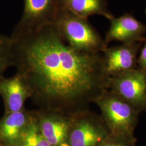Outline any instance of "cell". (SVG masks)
I'll return each instance as SVG.
<instances>
[{"instance_id":"obj_1","label":"cell","mask_w":146,"mask_h":146,"mask_svg":"<svg viewBox=\"0 0 146 146\" xmlns=\"http://www.w3.org/2000/svg\"><path fill=\"white\" fill-rule=\"evenodd\" d=\"M13 66L26 80L40 109L72 115L89 109L108 89L102 53L81 52L69 46L54 24L14 32Z\"/></svg>"},{"instance_id":"obj_2","label":"cell","mask_w":146,"mask_h":146,"mask_svg":"<svg viewBox=\"0 0 146 146\" xmlns=\"http://www.w3.org/2000/svg\"><path fill=\"white\" fill-rule=\"evenodd\" d=\"M54 25L65 42L78 51L99 54L108 47L105 40L87 19L59 9Z\"/></svg>"},{"instance_id":"obj_3","label":"cell","mask_w":146,"mask_h":146,"mask_svg":"<svg viewBox=\"0 0 146 146\" xmlns=\"http://www.w3.org/2000/svg\"><path fill=\"white\" fill-rule=\"evenodd\" d=\"M110 134L134 135L140 112L115 93L106 90L94 100Z\"/></svg>"},{"instance_id":"obj_4","label":"cell","mask_w":146,"mask_h":146,"mask_svg":"<svg viewBox=\"0 0 146 146\" xmlns=\"http://www.w3.org/2000/svg\"><path fill=\"white\" fill-rule=\"evenodd\" d=\"M110 133L101 115L84 110L70 115L68 146H98Z\"/></svg>"},{"instance_id":"obj_5","label":"cell","mask_w":146,"mask_h":146,"mask_svg":"<svg viewBox=\"0 0 146 146\" xmlns=\"http://www.w3.org/2000/svg\"><path fill=\"white\" fill-rule=\"evenodd\" d=\"M108 89L141 113L146 111V73L139 68L109 78Z\"/></svg>"},{"instance_id":"obj_6","label":"cell","mask_w":146,"mask_h":146,"mask_svg":"<svg viewBox=\"0 0 146 146\" xmlns=\"http://www.w3.org/2000/svg\"><path fill=\"white\" fill-rule=\"evenodd\" d=\"M21 19L17 31H31L55 23L58 11V0H23Z\"/></svg>"},{"instance_id":"obj_7","label":"cell","mask_w":146,"mask_h":146,"mask_svg":"<svg viewBox=\"0 0 146 146\" xmlns=\"http://www.w3.org/2000/svg\"><path fill=\"white\" fill-rule=\"evenodd\" d=\"M142 43H124L120 46L106 48L102 54L107 76L113 77L137 68L138 54Z\"/></svg>"},{"instance_id":"obj_8","label":"cell","mask_w":146,"mask_h":146,"mask_svg":"<svg viewBox=\"0 0 146 146\" xmlns=\"http://www.w3.org/2000/svg\"><path fill=\"white\" fill-rule=\"evenodd\" d=\"M42 135L52 146H68L70 115L39 109L34 110Z\"/></svg>"},{"instance_id":"obj_9","label":"cell","mask_w":146,"mask_h":146,"mask_svg":"<svg viewBox=\"0 0 146 146\" xmlns=\"http://www.w3.org/2000/svg\"><path fill=\"white\" fill-rule=\"evenodd\" d=\"M0 96L3 100L5 114H8L25 109V102L31 98V92L26 79L16 73L11 77L1 80Z\"/></svg>"},{"instance_id":"obj_10","label":"cell","mask_w":146,"mask_h":146,"mask_svg":"<svg viewBox=\"0 0 146 146\" xmlns=\"http://www.w3.org/2000/svg\"><path fill=\"white\" fill-rule=\"evenodd\" d=\"M110 21V27L104 39L107 44L113 41L124 43L146 40V26L132 15L127 13L117 18L114 17Z\"/></svg>"},{"instance_id":"obj_11","label":"cell","mask_w":146,"mask_h":146,"mask_svg":"<svg viewBox=\"0 0 146 146\" xmlns=\"http://www.w3.org/2000/svg\"><path fill=\"white\" fill-rule=\"evenodd\" d=\"M33 111L26 108L20 111L5 114L0 119V146H17L29 125Z\"/></svg>"},{"instance_id":"obj_12","label":"cell","mask_w":146,"mask_h":146,"mask_svg":"<svg viewBox=\"0 0 146 146\" xmlns=\"http://www.w3.org/2000/svg\"><path fill=\"white\" fill-rule=\"evenodd\" d=\"M59 8L87 19L93 15L104 16L110 20L114 16L107 8L106 0H58Z\"/></svg>"},{"instance_id":"obj_13","label":"cell","mask_w":146,"mask_h":146,"mask_svg":"<svg viewBox=\"0 0 146 146\" xmlns=\"http://www.w3.org/2000/svg\"><path fill=\"white\" fill-rule=\"evenodd\" d=\"M17 146H52L40 130L34 111L31 122Z\"/></svg>"},{"instance_id":"obj_14","label":"cell","mask_w":146,"mask_h":146,"mask_svg":"<svg viewBox=\"0 0 146 146\" xmlns=\"http://www.w3.org/2000/svg\"><path fill=\"white\" fill-rule=\"evenodd\" d=\"M11 66H13L11 40V37L0 34V81Z\"/></svg>"},{"instance_id":"obj_15","label":"cell","mask_w":146,"mask_h":146,"mask_svg":"<svg viewBox=\"0 0 146 146\" xmlns=\"http://www.w3.org/2000/svg\"><path fill=\"white\" fill-rule=\"evenodd\" d=\"M135 136L122 135L110 133L98 146H136Z\"/></svg>"},{"instance_id":"obj_16","label":"cell","mask_w":146,"mask_h":146,"mask_svg":"<svg viewBox=\"0 0 146 146\" xmlns=\"http://www.w3.org/2000/svg\"><path fill=\"white\" fill-rule=\"evenodd\" d=\"M143 43L144 44L137 59V68L146 73V40Z\"/></svg>"},{"instance_id":"obj_17","label":"cell","mask_w":146,"mask_h":146,"mask_svg":"<svg viewBox=\"0 0 146 146\" xmlns=\"http://www.w3.org/2000/svg\"><path fill=\"white\" fill-rule=\"evenodd\" d=\"M145 13H146V11H145Z\"/></svg>"},{"instance_id":"obj_18","label":"cell","mask_w":146,"mask_h":146,"mask_svg":"<svg viewBox=\"0 0 146 146\" xmlns=\"http://www.w3.org/2000/svg\"></svg>"}]
</instances>
